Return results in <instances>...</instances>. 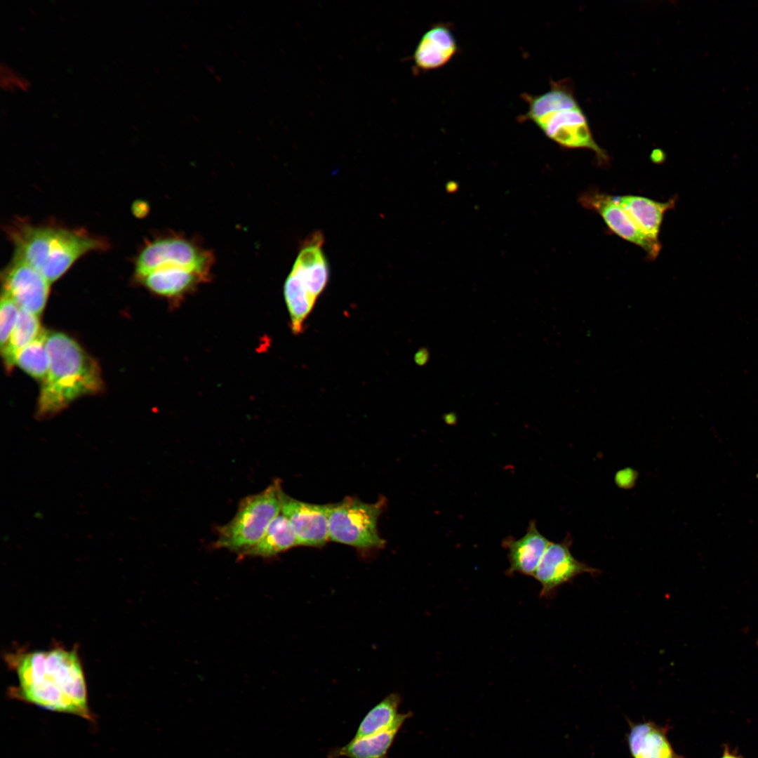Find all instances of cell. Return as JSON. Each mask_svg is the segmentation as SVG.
<instances>
[{
	"instance_id": "obj_1",
	"label": "cell",
	"mask_w": 758,
	"mask_h": 758,
	"mask_svg": "<svg viewBox=\"0 0 758 758\" xmlns=\"http://www.w3.org/2000/svg\"><path fill=\"white\" fill-rule=\"evenodd\" d=\"M6 662L17 676L11 696L41 708L93 721L82 662L76 649L9 653Z\"/></svg>"
},
{
	"instance_id": "obj_15",
	"label": "cell",
	"mask_w": 758,
	"mask_h": 758,
	"mask_svg": "<svg viewBox=\"0 0 758 758\" xmlns=\"http://www.w3.org/2000/svg\"><path fill=\"white\" fill-rule=\"evenodd\" d=\"M627 743L632 758H684L674 750L667 737L669 725L652 721H628Z\"/></svg>"
},
{
	"instance_id": "obj_13",
	"label": "cell",
	"mask_w": 758,
	"mask_h": 758,
	"mask_svg": "<svg viewBox=\"0 0 758 758\" xmlns=\"http://www.w3.org/2000/svg\"><path fill=\"white\" fill-rule=\"evenodd\" d=\"M550 542L537 528L535 521L528 524L526 533L515 539H504L503 546L507 550L510 566L507 574L518 573L533 576Z\"/></svg>"
},
{
	"instance_id": "obj_28",
	"label": "cell",
	"mask_w": 758,
	"mask_h": 758,
	"mask_svg": "<svg viewBox=\"0 0 758 758\" xmlns=\"http://www.w3.org/2000/svg\"><path fill=\"white\" fill-rule=\"evenodd\" d=\"M720 758H742L740 756L732 752L729 750L728 747H725L723 754Z\"/></svg>"
},
{
	"instance_id": "obj_4",
	"label": "cell",
	"mask_w": 758,
	"mask_h": 758,
	"mask_svg": "<svg viewBox=\"0 0 758 758\" xmlns=\"http://www.w3.org/2000/svg\"><path fill=\"white\" fill-rule=\"evenodd\" d=\"M10 236L15 248V258L39 272L51 283L84 254L106 247L103 241L84 232L27 223L16 224Z\"/></svg>"
},
{
	"instance_id": "obj_7",
	"label": "cell",
	"mask_w": 758,
	"mask_h": 758,
	"mask_svg": "<svg viewBox=\"0 0 758 758\" xmlns=\"http://www.w3.org/2000/svg\"><path fill=\"white\" fill-rule=\"evenodd\" d=\"M213 263V255L208 250L181 236L157 239L141 251L135 262V274L142 278L154 270L164 266L188 269L207 277Z\"/></svg>"
},
{
	"instance_id": "obj_27",
	"label": "cell",
	"mask_w": 758,
	"mask_h": 758,
	"mask_svg": "<svg viewBox=\"0 0 758 758\" xmlns=\"http://www.w3.org/2000/svg\"><path fill=\"white\" fill-rule=\"evenodd\" d=\"M427 359L428 353L427 351L425 349H421L420 350H419L415 356V362L420 365L425 364L427 361Z\"/></svg>"
},
{
	"instance_id": "obj_20",
	"label": "cell",
	"mask_w": 758,
	"mask_h": 758,
	"mask_svg": "<svg viewBox=\"0 0 758 758\" xmlns=\"http://www.w3.org/2000/svg\"><path fill=\"white\" fill-rule=\"evenodd\" d=\"M284 295L291 317L292 331L298 334L302 331L303 322L312 311L316 299L292 270L286 279Z\"/></svg>"
},
{
	"instance_id": "obj_18",
	"label": "cell",
	"mask_w": 758,
	"mask_h": 758,
	"mask_svg": "<svg viewBox=\"0 0 758 758\" xmlns=\"http://www.w3.org/2000/svg\"><path fill=\"white\" fill-rule=\"evenodd\" d=\"M206 279L186 268L175 266L158 267L140 279L151 291L168 298L178 297Z\"/></svg>"
},
{
	"instance_id": "obj_16",
	"label": "cell",
	"mask_w": 758,
	"mask_h": 758,
	"mask_svg": "<svg viewBox=\"0 0 758 758\" xmlns=\"http://www.w3.org/2000/svg\"><path fill=\"white\" fill-rule=\"evenodd\" d=\"M614 198L637 227L656 241H659V232L665 212L673 208L677 202V197L665 202L636 195L616 196Z\"/></svg>"
},
{
	"instance_id": "obj_14",
	"label": "cell",
	"mask_w": 758,
	"mask_h": 758,
	"mask_svg": "<svg viewBox=\"0 0 758 758\" xmlns=\"http://www.w3.org/2000/svg\"><path fill=\"white\" fill-rule=\"evenodd\" d=\"M323 243L321 232L310 235L305 241L291 270L316 300L324 290L329 277L328 265L322 251Z\"/></svg>"
},
{
	"instance_id": "obj_12",
	"label": "cell",
	"mask_w": 758,
	"mask_h": 758,
	"mask_svg": "<svg viewBox=\"0 0 758 758\" xmlns=\"http://www.w3.org/2000/svg\"><path fill=\"white\" fill-rule=\"evenodd\" d=\"M458 51L455 36L448 24L433 25L423 35L414 51L416 69H436L447 64Z\"/></svg>"
},
{
	"instance_id": "obj_6",
	"label": "cell",
	"mask_w": 758,
	"mask_h": 758,
	"mask_svg": "<svg viewBox=\"0 0 758 758\" xmlns=\"http://www.w3.org/2000/svg\"><path fill=\"white\" fill-rule=\"evenodd\" d=\"M383 505L382 499L367 503L352 497L328 505L329 540L361 550L383 547L377 528Z\"/></svg>"
},
{
	"instance_id": "obj_26",
	"label": "cell",
	"mask_w": 758,
	"mask_h": 758,
	"mask_svg": "<svg viewBox=\"0 0 758 758\" xmlns=\"http://www.w3.org/2000/svg\"><path fill=\"white\" fill-rule=\"evenodd\" d=\"M637 473L631 468H625L618 471L615 477L617 485L623 488L632 487L637 479Z\"/></svg>"
},
{
	"instance_id": "obj_22",
	"label": "cell",
	"mask_w": 758,
	"mask_h": 758,
	"mask_svg": "<svg viewBox=\"0 0 758 758\" xmlns=\"http://www.w3.org/2000/svg\"><path fill=\"white\" fill-rule=\"evenodd\" d=\"M39 317L20 309L17 323L5 345L1 350L4 364L11 368L18 353L41 332Z\"/></svg>"
},
{
	"instance_id": "obj_25",
	"label": "cell",
	"mask_w": 758,
	"mask_h": 758,
	"mask_svg": "<svg viewBox=\"0 0 758 758\" xmlns=\"http://www.w3.org/2000/svg\"><path fill=\"white\" fill-rule=\"evenodd\" d=\"M0 84L5 91H24L29 88V82L22 74L7 65L1 64Z\"/></svg>"
},
{
	"instance_id": "obj_5",
	"label": "cell",
	"mask_w": 758,
	"mask_h": 758,
	"mask_svg": "<svg viewBox=\"0 0 758 758\" xmlns=\"http://www.w3.org/2000/svg\"><path fill=\"white\" fill-rule=\"evenodd\" d=\"M282 491L280 480L276 479L262 491L241 499L234 517L217 528L214 546L239 556L253 547L281 513Z\"/></svg>"
},
{
	"instance_id": "obj_3",
	"label": "cell",
	"mask_w": 758,
	"mask_h": 758,
	"mask_svg": "<svg viewBox=\"0 0 758 758\" xmlns=\"http://www.w3.org/2000/svg\"><path fill=\"white\" fill-rule=\"evenodd\" d=\"M528 110L519 119L530 121L543 133L562 147L592 151L601 165L609 163L606 151L595 141L584 111L574 93L573 81L564 79L552 81L550 88L543 94H522Z\"/></svg>"
},
{
	"instance_id": "obj_19",
	"label": "cell",
	"mask_w": 758,
	"mask_h": 758,
	"mask_svg": "<svg viewBox=\"0 0 758 758\" xmlns=\"http://www.w3.org/2000/svg\"><path fill=\"white\" fill-rule=\"evenodd\" d=\"M298 545L294 531L281 513L270 524L260 541L241 556L270 557Z\"/></svg>"
},
{
	"instance_id": "obj_11",
	"label": "cell",
	"mask_w": 758,
	"mask_h": 758,
	"mask_svg": "<svg viewBox=\"0 0 758 758\" xmlns=\"http://www.w3.org/2000/svg\"><path fill=\"white\" fill-rule=\"evenodd\" d=\"M328 505H315L293 498L284 491L281 513L290 522L298 545L321 547L329 540Z\"/></svg>"
},
{
	"instance_id": "obj_17",
	"label": "cell",
	"mask_w": 758,
	"mask_h": 758,
	"mask_svg": "<svg viewBox=\"0 0 758 758\" xmlns=\"http://www.w3.org/2000/svg\"><path fill=\"white\" fill-rule=\"evenodd\" d=\"M400 696L395 693L387 696L374 706L361 722L353 739L373 736L385 731H399L412 713H399Z\"/></svg>"
},
{
	"instance_id": "obj_24",
	"label": "cell",
	"mask_w": 758,
	"mask_h": 758,
	"mask_svg": "<svg viewBox=\"0 0 758 758\" xmlns=\"http://www.w3.org/2000/svg\"><path fill=\"white\" fill-rule=\"evenodd\" d=\"M20 307L6 294L2 293L0 307V345L2 350L6 345L17 323Z\"/></svg>"
},
{
	"instance_id": "obj_23",
	"label": "cell",
	"mask_w": 758,
	"mask_h": 758,
	"mask_svg": "<svg viewBox=\"0 0 758 758\" xmlns=\"http://www.w3.org/2000/svg\"><path fill=\"white\" fill-rule=\"evenodd\" d=\"M47 332L41 330L39 335L18 354L15 364L36 380L42 382L48 371L50 358L46 348Z\"/></svg>"
},
{
	"instance_id": "obj_10",
	"label": "cell",
	"mask_w": 758,
	"mask_h": 758,
	"mask_svg": "<svg viewBox=\"0 0 758 758\" xmlns=\"http://www.w3.org/2000/svg\"><path fill=\"white\" fill-rule=\"evenodd\" d=\"M2 293L20 307L39 316L46 305L51 282L39 272L14 258L2 274Z\"/></svg>"
},
{
	"instance_id": "obj_21",
	"label": "cell",
	"mask_w": 758,
	"mask_h": 758,
	"mask_svg": "<svg viewBox=\"0 0 758 758\" xmlns=\"http://www.w3.org/2000/svg\"><path fill=\"white\" fill-rule=\"evenodd\" d=\"M397 731L383 732L359 739H353L345 745L335 748L330 757L387 758Z\"/></svg>"
},
{
	"instance_id": "obj_9",
	"label": "cell",
	"mask_w": 758,
	"mask_h": 758,
	"mask_svg": "<svg viewBox=\"0 0 758 758\" xmlns=\"http://www.w3.org/2000/svg\"><path fill=\"white\" fill-rule=\"evenodd\" d=\"M572 538L569 535L559 543H550L543 554L533 577L540 583V597L550 598L556 590L575 577L589 573L596 576L600 571L576 559L571 552Z\"/></svg>"
},
{
	"instance_id": "obj_8",
	"label": "cell",
	"mask_w": 758,
	"mask_h": 758,
	"mask_svg": "<svg viewBox=\"0 0 758 758\" xmlns=\"http://www.w3.org/2000/svg\"><path fill=\"white\" fill-rule=\"evenodd\" d=\"M578 201L584 208L599 213L613 233L643 248L651 260L658 257L661 249L660 241L648 237L613 196L597 190H590L580 194Z\"/></svg>"
},
{
	"instance_id": "obj_2",
	"label": "cell",
	"mask_w": 758,
	"mask_h": 758,
	"mask_svg": "<svg viewBox=\"0 0 758 758\" xmlns=\"http://www.w3.org/2000/svg\"><path fill=\"white\" fill-rule=\"evenodd\" d=\"M46 344L50 365L37 404L40 419L51 418L102 387L98 364L74 339L61 332H47Z\"/></svg>"
}]
</instances>
